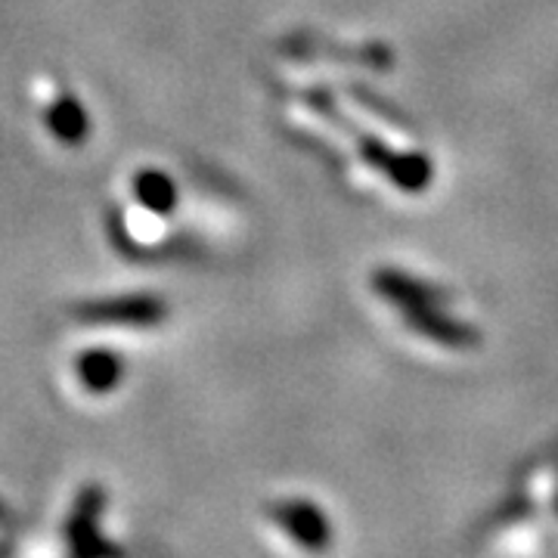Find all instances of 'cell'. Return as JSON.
Here are the masks:
<instances>
[{
	"mask_svg": "<svg viewBox=\"0 0 558 558\" xmlns=\"http://www.w3.org/2000/svg\"><path fill=\"white\" fill-rule=\"evenodd\" d=\"M165 314L159 301L153 299H121L102 301V304H87L81 311L84 319H94L97 326H153Z\"/></svg>",
	"mask_w": 558,
	"mask_h": 558,
	"instance_id": "obj_1",
	"label": "cell"
},
{
	"mask_svg": "<svg viewBox=\"0 0 558 558\" xmlns=\"http://www.w3.org/2000/svg\"><path fill=\"white\" fill-rule=\"evenodd\" d=\"M407 323H410L416 332H422V336L440 341V344H450V348H469V344L478 341V332H475V329H469V326L453 323L450 317L438 314L435 304L407 311Z\"/></svg>",
	"mask_w": 558,
	"mask_h": 558,
	"instance_id": "obj_2",
	"label": "cell"
},
{
	"mask_svg": "<svg viewBox=\"0 0 558 558\" xmlns=\"http://www.w3.org/2000/svg\"><path fill=\"white\" fill-rule=\"evenodd\" d=\"M376 289L388 301H395L403 311H413V307H428V304H438L440 292L418 282L413 277H403V274H395V270H379L376 274Z\"/></svg>",
	"mask_w": 558,
	"mask_h": 558,
	"instance_id": "obj_3",
	"label": "cell"
},
{
	"mask_svg": "<svg viewBox=\"0 0 558 558\" xmlns=\"http://www.w3.org/2000/svg\"><path fill=\"white\" fill-rule=\"evenodd\" d=\"M78 376L87 388L106 391V388H112V385L119 381L121 363L119 357H112V354L94 351V354H84V357L78 360Z\"/></svg>",
	"mask_w": 558,
	"mask_h": 558,
	"instance_id": "obj_4",
	"label": "cell"
},
{
	"mask_svg": "<svg viewBox=\"0 0 558 558\" xmlns=\"http://www.w3.org/2000/svg\"><path fill=\"white\" fill-rule=\"evenodd\" d=\"M282 524L301 539V543H311V546H319L323 539H326V524L317 515V509H311V506H289L286 512H282Z\"/></svg>",
	"mask_w": 558,
	"mask_h": 558,
	"instance_id": "obj_5",
	"label": "cell"
},
{
	"mask_svg": "<svg viewBox=\"0 0 558 558\" xmlns=\"http://www.w3.org/2000/svg\"><path fill=\"white\" fill-rule=\"evenodd\" d=\"M134 186H137L143 205H149L156 211H171L174 208V186L159 171H143Z\"/></svg>",
	"mask_w": 558,
	"mask_h": 558,
	"instance_id": "obj_6",
	"label": "cell"
},
{
	"mask_svg": "<svg viewBox=\"0 0 558 558\" xmlns=\"http://www.w3.org/2000/svg\"><path fill=\"white\" fill-rule=\"evenodd\" d=\"M50 128L65 140H78L84 134V112L78 102H72L69 97L50 112Z\"/></svg>",
	"mask_w": 558,
	"mask_h": 558,
	"instance_id": "obj_7",
	"label": "cell"
}]
</instances>
